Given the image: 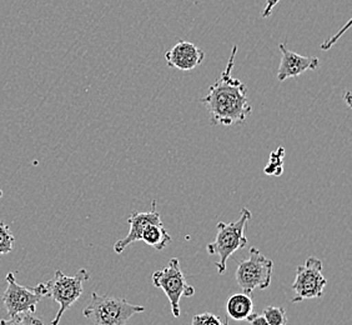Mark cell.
Listing matches in <instances>:
<instances>
[{"label":"cell","mask_w":352,"mask_h":325,"mask_svg":"<svg viewBox=\"0 0 352 325\" xmlns=\"http://www.w3.org/2000/svg\"><path fill=\"white\" fill-rule=\"evenodd\" d=\"M236 52L237 47L234 45L226 68L209 88V94L201 99V103L209 110L212 125L229 127L234 124H243L252 113V107L246 95V85L243 81L231 76Z\"/></svg>","instance_id":"cell-1"},{"label":"cell","mask_w":352,"mask_h":325,"mask_svg":"<svg viewBox=\"0 0 352 325\" xmlns=\"http://www.w3.org/2000/svg\"><path fill=\"white\" fill-rule=\"evenodd\" d=\"M251 219L250 210L243 208L240 218L232 223L219 222L217 225V234L214 242L206 245V251L210 255H219V262L215 268L220 275L226 271V263L229 258L248 245V238L245 237V229Z\"/></svg>","instance_id":"cell-2"},{"label":"cell","mask_w":352,"mask_h":325,"mask_svg":"<svg viewBox=\"0 0 352 325\" xmlns=\"http://www.w3.org/2000/svg\"><path fill=\"white\" fill-rule=\"evenodd\" d=\"M144 311V306L131 304L125 298L99 295L94 291L82 314L93 325H126L133 315Z\"/></svg>","instance_id":"cell-3"},{"label":"cell","mask_w":352,"mask_h":325,"mask_svg":"<svg viewBox=\"0 0 352 325\" xmlns=\"http://www.w3.org/2000/svg\"><path fill=\"white\" fill-rule=\"evenodd\" d=\"M274 273V262L265 257L258 248H251L249 257L237 264L235 278L245 294L252 295L255 289H267L271 285Z\"/></svg>","instance_id":"cell-4"},{"label":"cell","mask_w":352,"mask_h":325,"mask_svg":"<svg viewBox=\"0 0 352 325\" xmlns=\"http://www.w3.org/2000/svg\"><path fill=\"white\" fill-rule=\"evenodd\" d=\"M151 283L165 293L169 299L171 313L176 319L180 317L182 298H191L195 294V288L188 284L177 258H171L169 264L160 271H156L151 275Z\"/></svg>","instance_id":"cell-5"},{"label":"cell","mask_w":352,"mask_h":325,"mask_svg":"<svg viewBox=\"0 0 352 325\" xmlns=\"http://www.w3.org/2000/svg\"><path fill=\"white\" fill-rule=\"evenodd\" d=\"M89 279L90 273L87 269H79L74 277H68L63 271H56L54 277L45 283L47 295L59 304V312L56 313L52 325H59L64 313L82 297V285Z\"/></svg>","instance_id":"cell-6"},{"label":"cell","mask_w":352,"mask_h":325,"mask_svg":"<svg viewBox=\"0 0 352 325\" xmlns=\"http://www.w3.org/2000/svg\"><path fill=\"white\" fill-rule=\"evenodd\" d=\"M322 262L315 257L307 258L305 264L298 265L296 278L292 285L296 295L292 299V303L324 297L327 279L322 274Z\"/></svg>","instance_id":"cell-7"},{"label":"cell","mask_w":352,"mask_h":325,"mask_svg":"<svg viewBox=\"0 0 352 325\" xmlns=\"http://www.w3.org/2000/svg\"><path fill=\"white\" fill-rule=\"evenodd\" d=\"M6 280L8 284L7 291L1 299L8 315L14 317L23 313L34 314L36 312V305L43 297H41L38 293H35L33 288H25L23 285L18 284L16 279L14 277V273H8Z\"/></svg>","instance_id":"cell-8"},{"label":"cell","mask_w":352,"mask_h":325,"mask_svg":"<svg viewBox=\"0 0 352 325\" xmlns=\"http://www.w3.org/2000/svg\"><path fill=\"white\" fill-rule=\"evenodd\" d=\"M162 216L159 210L156 209V202L153 200L151 210L149 211H133L131 216L128 218V223L130 225L129 233L125 238L118 240L114 244V251L116 254H120L125 251L130 244L136 243L142 240V235L146 227L150 224L160 223Z\"/></svg>","instance_id":"cell-9"},{"label":"cell","mask_w":352,"mask_h":325,"mask_svg":"<svg viewBox=\"0 0 352 325\" xmlns=\"http://www.w3.org/2000/svg\"><path fill=\"white\" fill-rule=\"evenodd\" d=\"M281 52V61L278 67V81H285L289 78H296L298 75L304 74L307 70H316L320 67L318 56H304L292 52L286 48V43L278 45Z\"/></svg>","instance_id":"cell-10"},{"label":"cell","mask_w":352,"mask_h":325,"mask_svg":"<svg viewBox=\"0 0 352 325\" xmlns=\"http://www.w3.org/2000/svg\"><path fill=\"white\" fill-rule=\"evenodd\" d=\"M168 65L171 68L179 69L183 72H190L199 67L204 59L205 53L200 48L190 41H182L171 48L165 54Z\"/></svg>","instance_id":"cell-11"},{"label":"cell","mask_w":352,"mask_h":325,"mask_svg":"<svg viewBox=\"0 0 352 325\" xmlns=\"http://www.w3.org/2000/svg\"><path fill=\"white\" fill-rule=\"evenodd\" d=\"M226 312L229 318L236 322L248 320L254 311V298L252 295L245 294V293H237L232 294L230 298L228 299L226 303Z\"/></svg>","instance_id":"cell-12"},{"label":"cell","mask_w":352,"mask_h":325,"mask_svg":"<svg viewBox=\"0 0 352 325\" xmlns=\"http://www.w3.org/2000/svg\"><path fill=\"white\" fill-rule=\"evenodd\" d=\"M142 242L153 247L155 251H164L171 242V237L164 228L163 222L150 224L142 235Z\"/></svg>","instance_id":"cell-13"},{"label":"cell","mask_w":352,"mask_h":325,"mask_svg":"<svg viewBox=\"0 0 352 325\" xmlns=\"http://www.w3.org/2000/svg\"><path fill=\"white\" fill-rule=\"evenodd\" d=\"M263 315L270 325H287L289 322L286 311L283 306H275V305L266 306Z\"/></svg>","instance_id":"cell-14"},{"label":"cell","mask_w":352,"mask_h":325,"mask_svg":"<svg viewBox=\"0 0 352 325\" xmlns=\"http://www.w3.org/2000/svg\"><path fill=\"white\" fill-rule=\"evenodd\" d=\"M284 154V148H278V151L271 153L270 162L265 167V174L275 176L283 174V171H284V162H283Z\"/></svg>","instance_id":"cell-15"},{"label":"cell","mask_w":352,"mask_h":325,"mask_svg":"<svg viewBox=\"0 0 352 325\" xmlns=\"http://www.w3.org/2000/svg\"><path fill=\"white\" fill-rule=\"evenodd\" d=\"M14 238L13 233L7 224L0 222V257L9 254L13 251Z\"/></svg>","instance_id":"cell-16"},{"label":"cell","mask_w":352,"mask_h":325,"mask_svg":"<svg viewBox=\"0 0 352 325\" xmlns=\"http://www.w3.org/2000/svg\"><path fill=\"white\" fill-rule=\"evenodd\" d=\"M0 325H44L41 319L35 318L33 314L23 313L9 319H1Z\"/></svg>","instance_id":"cell-17"},{"label":"cell","mask_w":352,"mask_h":325,"mask_svg":"<svg viewBox=\"0 0 352 325\" xmlns=\"http://www.w3.org/2000/svg\"><path fill=\"white\" fill-rule=\"evenodd\" d=\"M191 325H230L228 319L220 318L217 314L212 313H201L194 315Z\"/></svg>","instance_id":"cell-18"},{"label":"cell","mask_w":352,"mask_h":325,"mask_svg":"<svg viewBox=\"0 0 352 325\" xmlns=\"http://www.w3.org/2000/svg\"><path fill=\"white\" fill-rule=\"evenodd\" d=\"M246 322H249L250 325H270L264 315H258L256 313H252Z\"/></svg>","instance_id":"cell-19"},{"label":"cell","mask_w":352,"mask_h":325,"mask_svg":"<svg viewBox=\"0 0 352 325\" xmlns=\"http://www.w3.org/2000/svg\"><path fill=\"white\" fill-rule=\"evenodd\" d=\"M278 1H281V0H267V3H266V7H265L264 10H263V18H267L269 15H271L272 13V9L274 7L278 4Z\"/></svg>","instance_id":"cell-20"},{"label":"cell","mask_w":352,"mask_h":325,"mask_svg":"<svg viewBox=\"0 0 352 325\" xmlns=\"http://www.w3.org/2000/svg\"><path fill=\"white\" fill-rule=\"evenodd\" d=\"M3 197V191L0 189V198Z\"/></svg>","instance_id":"cell-21"}]
</instances>
